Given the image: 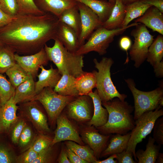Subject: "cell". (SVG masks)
I'll return each mask as SVG.
<instances>
[{"instance_id": "14", "label": "cell", "mask_w": 163, "mask_h": 163, "mask_svg": "<svg viewBox=\"0 0 163 163\" xmlns=\"http://www.w3.org/2000/svg\"><path fill=\"white\" fill-rule=\"evenodd\" d=\"M20 109L24 115L33 124L40 134L50 132L46 117L37 101H30L21 103Z\"/></svg>"}, {"instance_id": "53", "label": "cell", "mask_w": 163, "mask_h": 163, "mask_svg": "<svg viewBox=\"0 0 163 163\" xmlns=\"http://www.w3.org/2000/svg\"><path fill=\"white\" fill-rule=\"evenodd\" d=\"M125 5L141 0H120Z\"/></svg>"}, {"instance_id": "35", "label": "cell", "mask_w": 163, "mask_h": 163, "mask_svg": "<svg viewBox=\"0 0 163 163\" xmlns=\"http://www.w3.org/2000/svg\"><path fill=\"white\" fill-rule=\"evenodd\" d=\"M15 88L2 74L0 73V105L13 97Z\"/></svg>"}, {"instance_id": "46", "label": "cell", "mask_w": 163, "mask_h": 163, "mask_svg": "<svg viewBox=\"0 0 163 163\" xmlns=\"http://www.w3.org/2000/svg\"><path fill=\"white\" fill-rule=\"evenodd\" d=\"M132 45L131 40L127 36L122 37L120 39L119 42V45L120 48L121 50L126 52L127 58L125 64L129 62V59L128 57L127 51L130 49Z\"/></svg>"}, {"instance_id": "45", "label": "cell", "mask_w": 163, "mask_h": 163, "mask_svg": "<svg viewBox=\"0 0 163 163\" xmlns=\"http://www.w3.org/2000/svg\"><path fill=\"white\" fill-rule=\"evenodd\" d=\"M115 159L118 163H136L133 158L132 153L129 151L124 150L120 153L116 154Z\"/></svg>"}, {"instance_id": "3", "label": "cell", "mask_w": 163, "mask_h": 163, "mask_svg": "<svg viewBox=\"0 0 163 163\" xmlns=\"http://www.w3.org/2000/svg\"><path fill=\"white\" fill-rule=\"evenodd\" d=\"M54 40L53 46H48L46 44L44 48L49 61L56 65L61 75L67 73L77 78L83 73V56L68 51L57 38Z\"/></svg>"}, {"instance_id": "36", "label": "cell", "mask_w": 163, "mask_h": 163, "mask_svg": "<svg viewBox=\"0 0 163 163\" xmlns=\"http://www.w3.org/2000/svg\"><path fill=\"white\" fill-rule=\"evenodd\" d=\"M17 3L18 14L42 15L46 13L37 6L34 0H16Z\"/></svg>"}, {"instance_id": "51", "label": "cell", "mask_w": 163, "mask_h": 163, "mask_svg": "<svg viewBox=\"0 0 163 163\" xmlns=\"http://www.w3.org/2000/svg\"><path fill=\"white\" fill-rule=\"evenodd\" d=\"M116 157V154L111 155L109 157L105 160L101 161L97 160L96 163H117V160H114Z\"/></svg>"}, {"instance_id": "27", "label": "cell", "mask_w": 163, "mask_h": 163, "mask_svg": "<svg viewBox=\"0 0 163 163\" xmlns=\"http://www.w3.org/2000/svg\"><path fill=\"white\" fill-rule=\"evenodd\" d=\"M75 78L67 73L62 74L54 88V91L64 96L77 97L79 96V93L75 85Z\"/></svg>"}, {"instance_id": "26", "label": "cell", "mask_w": 163, "mask_h": 163, "mask_svg": "<svg viewBox=\"0 0 163 163\" xmlns=\"http://www.w3.org/2000/svg\"><path fill=\"white\" fill-rule=\"evenodd\" d=\"M125 7L120 0H116L110 16L102 26L109 30L121 27L125 16Z\"/></svg>"}, {"instance_id": "17", "label": "cell", "mask_w": 163, "mask_h": 163, "mask_svg": "<svg viewBox=\"0 0 163 163\" xmlns=\"http://www.w3.org/2000/svg\"><path fill=\"white\" fill-rule=\"evenodd\" d=\"M18 108L13 97L0 105V134L8 132L18 120L17 111Z\"/></svg>"}, {"instance_id": "10", "label": "cell", "mask_w": 163, "mask_h": 163, "mask_svg": "<svg viewBox=\"0 0 163 163\" xmlns=\"http://www.w3.org/2000/svg\"><path fill=\"white\" fill-rule=\"evenodd\" d=\"M65 108L68 117L81 124L89 122L93 113V103L88 95L76 97Z\"/></svg>"}, {"instance_id": "21", "label": "cell", "mask_w": 163, "mask_h": 163, "mask_svg": "<svg viewBox=\"0 0 163 163\" xmlns=\"http://www.w3.org/2000/svg\"><path fill=\"white\" fill-rule=\"evenodd\" d=\"M56 38L70 52L74 53L80 47L78 37L75 32L65 24L60 22Z\"/></svg>"}, {"instance_id": "25", "label": "cell", "mask_w": 163, "mask_h": 163, "mask_svg": "<svg viewBox=\"0 0 163 163\" xmlns=\"http://www.w3.org/2000/svg\"><path fill=\"white\" fill-rule=\"evenodd\" d=\"M34 78L30 74L28 78L15 89L13 100L17 104L30 101L37 94Z\"/></svg>"}, {"instance_id": "55", "label": "cell", "mask_w": 163, "mask_h": 163, "mask_svg": "<svg viewBox=\"0 0 163 163\" xmlns=\"http://www.w3.org/2000/svg\"><path fill=\"white\" fill-rule=\"evenodd\" d=\"M3 44L0 41V46L3 45Z\"/></svg>"}, {"instance_id": "20", "label": "cell", "mask_w": 163, "mask_h": 163, "mask_svg": "<svg viewBox=\"0 0 163 163\" xmlns=\"http://www.w3.org/2000/svg\"><path fill=\"white\" fill-rule=\"evenodd\" d=\"M40 68L41 72L37 76L38 80L35 82V91L37 94L45 88H54L62 76L57 69L53 68L52 65L48 69H45L42 65L40 66Z\"/></svg>"}, {"instance_id": "28", "label": "cell", "mask_w": 163, "mask_h": 163, "mask_svg": "<svg viewBox=\"0 0 163 163\" xmlns=\"http://www.w3.org/2000/svg\"><path fill=\"white\" fill-rule=\"evenodd\" d=\"M58 19L59 22L65 24L73 29L79 37L81 31V21L77 4L65 10Z\"/></svg>"}, {"instance_id": "50", "label": "cell", "mask_w": 163, "mask_h": 163, "mask_svg": "<svg viewBox=\"0 0 163 163\" xmlns=\"http://www.w3.org/2000/svg\"><path fill=\"white\" fill-rule=\"evenodd\" d=\"M58 161L59 163H71L68 158L66 148H62Z\"/></svg>"}, {"instance_id": "1", "label": "cell", "mask_w": 163, "mask_h": 163, "mask_svg": "<svg viewBox=\"0 0 163 163\" xmlns=\"http://www.w3.org/2000/svg\"><path fill=\"white\" fill-rule=\"evenodd\" d=\"M59 22L57 17L49 13L42 15L18 14L0 29V41L19 55L33 54L56 38Z\"/></svg>"}, {"instance_id": "16", "label": "cell", "mask_w": 163, "mask_h": 163, "mask_svg": "<svg viewBox=\"0 0 163 163\" xmlns=\"http://www.w3.org/2000/svg\"><path fill=\"white\" fill-rule=\"evenodd\" d=\"M159 35L149 47L147 53V61L153 67L157 77L163 76V37Z\"/></svg>"}, {"instance_id": "41", "label": "cell", "mask_w": 163, "mask_h": 163, "mask_svg": "<svg viewBox=\"0 0 163 163\" xmlns=\"http://www.w3.org/2000/svg\"><path fill=\"white\" fill-rule=\"evenodd\" d=\"M153 138L158 145H163V117L158 118L153 128Z\"/></svg>"}, {"instance_id": "52", "label": "cell", "mask_w": 163, "mask_h": 163, "mask_svg": "<svg viewBox=\"0 0 163 163\" xmlns=\"http://www.w3.org/2000/svg\"><path fill=\"white\" fill-rule=\"evenodd\" d=\"M155 163H163V153L159 152L157 157Z\"/></svg>"}, {"instance_id": "9", "label": "cell", "mask_w": 163, "mask_h": 163, "mask_svg": "<svg viewBox=\"0 0 163 163\" xmlns=\"http://www.w3.org/2000/svg\"><path fill=\"white\" fill-rule=\"evenodd\" d=\"M132 31L131 35L134 38V42L130 49L129 54L134 66L138 68L146 59L149 48L154 40L151 34L143 24L139 23Z\"/></svg>"}, {"instance_id": "47", "label": "cell", "mask_w": 163, "mask_h": 163, "mask_svg": "<svg viewBox=\"0 0 163 163\" xmlns=\"http://www.w3.org/2000/svg\"><path fill=\"white\" fill-rule=\"evenodd\" d=\"M68 158L71 163H87L70 149L66 147Z\"/></svg>"}, {"instance_id": "40", "label": "cell", "mask_w": 163, "mask_h": 163, "mask_svg": "<svg viewBox=\"0 0 163 163\" xmlns=\"http://www.w3.org/2000/svg\"><path fill=\"white\" fill-rule=\"evenodd\" d=\"M17 157L5 145L0 144V163H16Z\"/></svg>"}, {"instance_id": "54", "label": "cell", "mask_w": 163, "mask_h": 163, "mask_svg": "<svg viewBox=\"0 0 163 163\" xmlns=\"http://www.w3.org/2000/svg\"><path fill=\"white\" fill-rule=\"evenodd\" d=\"M108 1L111 3L115 4L116 0H108Z\"/></svg>"}, {"instance_id": "12", "label": "cell", "mask_w": 163, "mask_h": 163, "mask_svg": "<svg viewBox=\"0 0 163 163\" xmlns=\"http://www.w3.org/2000/svg\"><path fill=\"white\" fill-rule=\"evenodd\" d=\"M79 129L82 140L92 150L95 156L99 160L101 153L107 145L110 135L101 133L93 126L82 125Z\"/></svg>"}, {"instance_id": "30", "label": "cell", "mask_w": 163, "mask_h": 163, "mask_svg": "<svg viewBox=\"0 0 163 163\" xmlns=\"http://www.w3.org/2000/svg\"><path fill=\"white\" fill-rule=\"evenodd\" d=\"M75 83L79 95H88L96 87V78L94 72H85L75 78Z\"/></svg>"}, {"instance_id": "43", "label": "cell", "mask_w": 163, "mask_h": 163, "mask_svg": "<svg viewBox=\"0 0 163 163\" xmlns=\"http://www.w3.org/2000/svg\"><path fill=\"white\" fill-rule=\"evenodd\" d=\"M38 154L34 150L31 145L21 155L17 157L16 163H32L36 158Z\"/></svg>"}, {"instance_id": "33", "label": "cell", "mask_w": 163, "mask_h": 163, "mask_svg": "<svg viewBox=\"0 0 163 163\" xmlns=\"http://www.w3.org/2000/svg\"><path fill=\"white\" fill-rule=\"evenodd\" d=\"M5 73L15 88L27 80L30 75V73L26 72L17 63Z\"/></svg>"}, {"instance_id": "37", "label": "cell", "mask_w": 163, "mask_h": 163, "mask_svg": "<svg viewBox=\"0 0 163 163\" xmlns=\"http://www.w3.org/2000/svg\"><path fill=\"white\" fill-rule=\"evenodd\" d=\"M34 133L30 126L27 124L24 127L19 138L20 147L24 151L29 148L33 144Z\"/></svg>"}, {"instance_id": "22", "label": "cell", "mask_w": 163, "mask_h": 163, "mask_svg": "<svg viewBox=\"0 0 163 163\" xmlns=\"http://www.w3.org/2000/svg\"><path fill=\"white\" fill-rule=\"evenodd\" d=\"M91 98L94 105V111L92 117L88 122V125L93 126L97 128L105 125L107 121L108 113L106 108L102 107V102L97 91L90 93L88 95Z\"/></svg>"}, {"instance_id": "4", "label": "cell", "mask_w": 163, "mask_h": 163, "mask_svg": "<svg viewBox=\"0 0 163 163\" xmlns=\"http://www.w3.org/2000/svg\"><path fill=\"white\" fill-rule=\"evenodd\" d=\"M95 67L98 71L94 70L96 78V86L98 94L102 102L110 101L115 97L124 101L127 96L120 94L117 90L111 80L110 68L114 62L110 57H103L98 62L93 59Z\"/></svg>"}, {"instance_id": "38", "label": "cell", "mask_w": 163, "mask_h": 163, "mask_svg": "<svg viewBox=\"0 0 163 163\" xmlns=\"http://www.w3.org/2000/svg\"><path fill=\"white\" fill-rule=\"evenodd\" d=\"M53 138L46 134H40L34 140L32 146L38 154L51 145Z\"/></svg>"}, {"instance_id": "24", "label": "cell", "mask_w": 163, "mask_h": 163, "mask_svg": "<svg viewBox=\"0 0 163 163\" xmlns=\"http://www.w3.org/2000/svg\"><path fill=\"white\" fill-rule=\"evenodd\" d=\"M131 134V131L121 135L116 134L111 137L110 142L101 153L100 157H105L125 150Z\"/></svg>"}, {"instance_id": "31", "label": "cell", "mask_w": 163, "mask_h": 163, "mask_svg": "<svg viewBox=\"0 0 163 163\" xmlns=\"http://www.w3.org/2000/svg\"><path fill=\"white\" fill-rule=\"evenodd\" d=\"M151 6L141 0L126 5L125 16L121 27H126L133 20L142 16Z\"/></svg>"}, {"instance_id": "34", "label": "cell", "mask_w": 163, "mask_h": 163, "mask_svg": "<svg viewBox=\"0 0 163 163\" xmlns=\"http://www.w3.org/2000/svg\"><path fill=\"white\" fill-rule=\"evenodd\" d=\"M15 53L9 47L3 44L0 46V73L5 72L16 63Z\"/></svg>"}, {"instance_id": "5", "label": "cell", "mask_w": 163, "mask_h": 163, "mask_svg": "<svg viewBox=\"0 0 163 163\" xmlns=\"http://www.w3.org/2000/svg\"><path fill=\"white\" fill-rule=\"evenodd\" d=\"M139 23L135 22L126 27L111 30L107 29L103 26L99 27L93 32L87 41L80 46L74 54L83 56L94 51L100 55H103L107 53V49L115 36L122 34L127 29L136 26Z\"/></svg>"}, {"instance_id": "7", "label": "cell", "mask_w": 163, "mask_h": 163, "mask_svg": "<svg viewBox=\"0 0 163 163\" xmlns=\"http://www.w3.org/2000/svg\"><path fill=\"white\" fill-rule=\"evenodd\" d=\"M125 81L134 98L133 117L135 120L144 113L153 111L159 106L160 101L163 98V89L162 87L151 91H144L136 88L133 79L128 78L125 79Z\"/></svg>"}, {"instance_id": "49", "label": "cell", "mask_w": 163, "mask_h": 163, "mask_svg": "<svg viewBox=\"0 0 163 163\" xmlns=\"http://www.w3.org/2000/svg\"><path fill=\"white\" fill-rule=\"evenodd\" d=\"M13 17L6 14L0 8V29L9 23Z\"/></svg>"}, {"instance_id": "15", "label": "cell", "mask_w": 163, "mask_h": 163, "mask_svg": "<svg viewBox=\"0 0 163 163\" xmlns=\"http://www.w3.org/2000/svg\"><path fill=\"white\" fill-rule=\"evenodd\" d=\"M14 57L16 63L34 78L37 76L40 66H46L49 61L44 47L33 54L21 56L16 53Z\"/></svg>"}, {"instance_id": "44", "label": "cell", "mask_w": 163, "mask_h": 163, "mask_svg": "<svg viewBox=\"0 0 163 163\" xmlns=\"http://www.w3.org/2000/svg\"><path fill=\"white\" fill-rule=\"evenodd\" d=\"M52 145L39 153L32 163H47L53 162V149Z\"/></svg>"}, {"instance_id": "42", "label": "cell", "mask_w": 163, "mask_h": 163, "mask_svg": "<svg viewBox=\"0 0 163 163\" xmlns=\"http://www.w3.org/2000/svg\"><path fill=\"white\" fill-rule=\"evenodd\" d=\"M26 124L23 119H19L12 128L11 138L12 142L18 144L20 136Z\"/></svg>"}, {"instance_id": "6", "label": "cell", "mask_w": 163, "mask_h": 163, "mask_svg": "<svg viewBox=\"0 0 163 163\" xmlns=\"http://www.w3.org/2000/svg\"><path fill=\"white\" fill-rule=\"evenodd\" d=\"M163 115V109L159 106L153 111H146L135 120V126L131 134L126 150L131 152L135 161L136 149L138 144L150 134L153 130L156 120Z\"/></svg>"}, {"instance_id": "23", "label": "cell", "mask_w": 163, "mask_h": 163, "mask_svg": "<svg viewBox=\"0 0 163 163\" xmlns=\"http://www.w3.org/2000/svg\"><path fill=\"white\" fill-rule=\"evenodd\" d=\"M85 5L98 17L102 22L109 18L115 4L103 0H75Z\"/></svg>"}, {"instance_id": "48", "label": "cell", "mask_w": 163, "mask_h": 163, "mask_svg": "<svg viewBox=\"0 0 163 163\" xmlns=\"http://www.w3.org/2000/svg\"><path fill=\"white\" fill-rule=\"evenodd\" d=\"M143 3L154 6L163 13V0H141Z\"/></svg>"}, {"instance_id": "19", "label": "cell", "mask_w": 163, "mask_h": 163, "mask_svg": "<svg viewBox=\"0 0 163 163\" xmlns=\"http://www.w3.org/2000/svg\"><path fill=\"white\" fill-rule=\"evenodd\" d=\"M152 6L143 15L134 21L142 23L153 31L163 35V13L155 7Z\"/></svg>"}, {"instance_id": "2", "label": "cell", "mask_w": 163, "mask_h": 163, "mask_svg": "<svg viewBox=\"0 0 163 163\" xmlns=\"http://www.w3.org/2000/svg\"><path fill=\"white\" fill-rule=\"evenodd\" d=\"M102 106L107 110L108 117L104 125L96 128L103 134H126L131 131L135 126V120L132 113L134 107L127 101L117 97L105 102Z\"/></svg>"}, {"instance_id": "32", "label": "cell", "mask_w": 163, "mask_h": 163, "mask_svg": "<svg viewBox=\"0 0 163 163\" xmlns=\"http://www.w3.org/2000/svg\"><path fill=\"white\" fill-rule=\"evenodd\" d=\"M66 147L70 149L87 163H96L97 160L92 150L88 145L79 144L71 141L64 142Z\"/></svg>"}, {"instance_id": "29", "label": "cell", "mask_w": 163, "mask_h": 163, "mask_svg": "<svg viewBox=\"0 0 163 163\" xmlns=\"http://www.w3.org/2000/svg\"><path fill=\"white\" fill-rule=\"evenodd\" d=\"M153 138L150 136L145 151L139 149L136 152V156L138 163H155L161 145L155 144Z\"/></svg>"}, {"instance_id": "8", "label": "cell", "mask_w": 163, "mask_h": 163, "mask_svg": "<svg viewBox=\"0 0 163 163\" xmlns=\"http://www.w3.org/2000/svg\"><path fill=\"white\" fill-rule=\"evenodd\" d=\"M76 97L61 95L55 92L53 88H44L31 101H37L43 106L52 125L56 123L57 117L67 105Z\"/></svg>"}, {"instance_id": "39", "label": "cell", "mask_w": 163, "mask_h": 163, "mask_svg": "<svg viewBox=\"0 0 163 163\" xmlns=\"http://www.w3.org/2000/svg\"><path fill=\"white\" fill-rule=\"evenodd\" d=\"M0 8L5 13L12 17L18 13V8L16 0H0Z\"/></svg>"}, {"instance_id": "18", "label": "cell", "mask_w": 163, "mask_h": 163, "mask_svg": "<svg viewBox=\"0 0 163 163\" xmlns=\"http://www.w3.org/2000/svg\"><path fill=\"white\" fill-rule=\"evenodd\" d=\"M38 8L45 13H51L58 18L66 9L77 4L75 0H37Z\"/></svg>"}, {"instance_id": "13", "label": "cell", "mask_w": 163, "mask_h": 163, "mask_svg": "<svg viewBox=\"0 0 163 163\" xmlns=\"http://www.w3.org/2000/svg\"><path fill=\"white\" fill-rule=\"evenodd\" d=\"M81 21V31L78 37L80 47L88 39L93 32L102 26L103 22L90 8L84 4L77 2Z\"/></svg>"}, {"instance_id": "11", "label": "cell", "mask_w": 163, "mask_h": 163, "mask_svg": "<svg viewBox=\"0 0 163 163\" xmlns=\"http://www.w3.org/2000/svg\"><path fill=\"white\" fill-rule=\"evenodd\" d=\"M56 128L54 132L51 145L62 141H71L84 145L81 139L79 129L68 118L65 113H61L56 120Z\"/></svg>"}]
</instances>
